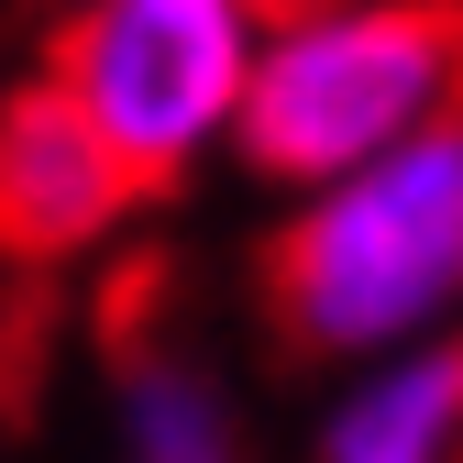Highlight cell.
Here are the masks:
<instances>
[{"instance_id": "6da1fadb", "label": "cell", "mask_w": 463, "mask_h": 463, "mask_svg": "<svg viewBox=\"0 0 463 463\" xmlns=\"http://www.w3.org/2000/svg\"><path fill=\"white\" fill-rule=\"evenodd\" d=\"M265 309L320 364H386L463 331V122L309 188L265 243Z\"/></svg>"}, {"instance_id": "7a4b0ae2", "label": "cell", "mask_w": 463, "mask_h": 463, "mask_svg": "<svg viewBox=\"0 0 463 463\" xmlns=\"http://www.w3.org/2000/svg\"><path fill=\"white\" fill-rule=\"evenodd\" d=\"M441 122H463V0H276L232 155L309 199Z\"/></svg>"}, {"instance_id": "3957f363", "label": "cell", "mask_w": 463, "mask_h": 463, "mask_svg": "<svg viewBox=\"0 0 463 463\" xmlns=\"http://www.w3.org/2000/svg\"><path fill=\"white\" fill-rule=\"evenodd\" d=\"M265 12L276 0H78L44 89L133 165V188H177L243 122Z\"/></svg>"}, {"instance_id": "277c9868", "label": "cell", "mask_w": 463, "mask_h": 463, "mask_svg": "<svg viewBox=\"0 0 463 463\" xmlns=\"http://www.w3.org/2000/svg\"><path fill=\"white\" fill-rule=\"evenodd\" d=\"M133 165L110 155L44 78L0 99V254L12 265H78L133 210Z\"/></svg>"}, {"instance_id": "5b68a950", "label": "cell", "mask_w": 463, "mask_h": 463, "mask_svg": "<svg viewBox=\"0 0 463 463\" xmlns=\"http://www.w3.org/2000/svg\"><path fill=\"white\" fill-rule=\"evenodd\" d=\"M320 463H463V331L342 375Z\"/></svg>"}, {"instance_id": "8992f818", "label": "cell", "mask_w": 463, "mask_h": 463, "mask_svg": "<svg viewBox=\"0 0 463 463\" xmlns=\"http://www.w3.org/2000/svg\"><path fill=\"white\" fill-rule=\"evenodd\" d=\"M110 463H243V420H232V386L199 354H122L110 375Z\"/></svg>"}]
</instances>
